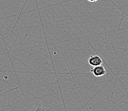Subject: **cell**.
<instances>
[{
    "mask_svg": "<svg viewBox=\"0 0 128 111\" xmlns=\"http://www.w3.org/2000/svg\"><path fill=\"white\" fill-rule=\"evenodd\" d=\"M28 111H50L49 110L47 109V108H45L44 107H42V106H39V107H35V108H31L30 110Z\"/></svg>",
    "mask_w": 128,
    "mask_h": 111,
    "instance_id": "obj_3",
    "label": "cell"
},
{
    "mask_svg": "<svg viewBox=\"0 0 128 111\" xmlns=\"http://www.w3.org/2000/svg\"><path fill=\"white\" fill-rule=\"evenodd\" d=\"M88 2H91V3H95V2H97L98 0H87Z\"/></svg>",
    "mask_w": 128,
    "mask_h": 111,
    "instance_id": "obj_4",
    "label": "cell"
},
{
    "mask_svg": "<svg viewBox=\"0 0 128 111\" xmlns=\"http://www.w3.org/2000/svg\"><path fill=\"white\" fill-rule=\"evenodd\" d=\"M88 63L89 65L92 66H96L99 65H102L103 63V60L101 58V57L94 55V56H91L88 59Z\"/></svg>",
    "mask_w": 128,
    "mask_h": 111,
    "instance_id": "obj_2",
    "label": "cell"
},
{
    "mask_svg": "<svg viewBox=\"0 0 128 111\" xmlns=\"http://www.w3.org/2000/svg\"><path fill=\"white\" fill-rule=\"evenodd\" d=\"M90 72L96 77H100L104 75L106 73L105 68L102 65H99L96 66H92L90 70Z\"/></svg>",
    "mask_w": 128,
    "mask_h": 111,
    "instance_id": "obj_1",
    "label": "cell"
}]
</instances>
